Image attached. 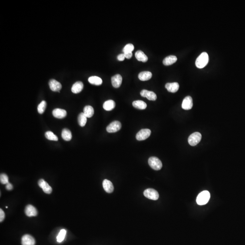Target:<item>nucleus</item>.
<instances>
[{"instance_id": "obj_1", "label": "nucleus", "mask_w": 245, "mask_h": 245, "mask_svg": "<svg viewBox=\"0 0 245 245\" xmlns=\"http://www.w3.org/2000/svg\"><path fill=\"white\" fill-rule=\"evenodd\" d=\"M209 61V57L206 52H203L198 57L195 62L197 67L199 69H202L207 65Z\"/></svg>"}, {"instance_id": "obj_2", "label": "nucleus", "mask_w": 245, "mask_h": 245, "mask_svg": "<svg viewBox=\"0 0 245 245\" xmlns=\"http://www.w3.org/2000/svg\"><path fill=\"white\" fill-rule=\"evenodd\" d=\"M210 198V192L207 191H204L198 194L196 201L198 204L204 205L208 203Z\"/></svg>"}, {"instance_id": "obj_3", "label": "nucleus", "mask_w": 245, "mask_h": 245, "mask_svg": "<svg viewBox=\"0 0 245 245\" xmlns=\"http://www.w3.org/2000/svg\"><path fill=\"white\" fill-rule=\"evenodd\" d=\"M148 162L150 167L155 170H160L163 166L161 160L155 157H150L149 159Z\"/></svg>"}, {"instance_id": "obj_4", "label": "nucleus", "mask_w": 245, "mask_h": 245, "mask_svg": "<svg viewBox=\"0 0 245 245\" xmlns=\"http://www.w3.org/2000/svg\"><path fill=\"white\" fill-rule=\"evenodd\" d=\"M202 139V135L199 132H195L190 135L188 139L189 144L192 146L197 145Z\"/></svg>"}, {"instance_id": "obj_5", "label": "nucleus", "mask_w": 245, "mask_h": 245, "mask_svg": "<svg viewBox=\"0 0 245 245\" xmlns=\"http://www.w3.org/2000/svg\"><path fill=\"white\" fill-rule=\"evenodd\" d=\"M145 197L153 200H157L159 198L158 192L153 188H148L145 190L143 192Z\"/></svg>"}, {"instance_id": "obj_6", "label": "nucleus", "mask_w": 245, "mask_h": 245, "mask_svg": "<svg viewBox=\"0 0 245 245\" xmlns=\"http://www.w3.org/2000/svg\"><path fill=\"white\" fill-rule=\"evenodd\" d=\"M121 126V124L119 121H113L107 127L106 130L109 133L117 132L120 130Z\"/></svg>"}, {"instance_id": "obj_7", "label": "nucleus", "mask_w": 245, "mask_h": 245, "mask_svg": "<svg viewBox=\"0 0 245 245\" xmlns=\"http://www.w3.org/2000/svg\"><path fill=\"white\" fill-rule=\"evenodd\" d=\"M151 133V130L149 129H142L136 134V139L139 141L144 140L150 136Z\"/></svg>"}, {"instance_id": "obj_8", "label": "nucleus", "mask_w": 245, "mask_h": 245, "mask_svg": "<svg viewBox=\"0 0 245 245\" xmlns=\"http://www.w3.org/2000/svg\"><path fill=\"white\" fill-rule=\"evenodd\" d=\"M38 185L40 188L42 189L44 193L47 194H50L52 191V189L49 184L46 182V181L43 179H41L39 180L38 182Z\"/></svg>"}, {"instance_id": "obj_9", "label": "nucleus", "mask_w": 245, "mask_h": 245, "mask_svg": "<svg viewBox=\"0 0 245 245\" xmlns=\"http://www.w3.org/2000/svg\"><path fill=\"white\" fill-rule=\"evenodd\" d=\"M140 94L142 97H146L149 100L155 101L157 99V95L153 91L143 90L141 91Z\"/></svg>"}, {"instance_id": "obj_10", "label": "nucleus", "mask_w": 245, "mask_h": 245, "mask_svg": "<svg viewBox=\"0 0 245 245\" xmlns=\"http://www.w3.org/2000/svg\"><path fill=\"white\" fill-rule=\"evenodd\" d=\"M22 245H35V241L33 237L30 235H24L21 238Z\"/></svg>"}, {"instance_id": "obj_11", "label": "nucleus", "mask_w": 245, "mask_h": 245, "mask_svg": "<svg viewBox=\"0 0 245 245\" xmlns=\"http://www.w3.org/2000/svg\"><path fill=\"white\" fill-rule=\"evenodd\" d=\"M193 106L192 99L191 97L190 96H187L184 98L182 101V107L185 110H189L191 109Z\"/></svg>"}, {"instance_id": "obj_12", "label": "nucleus", "mask_w": 245, "mask_h": 245, "mask_svg": "<svg viewBox=\"0 0 245 245\" xmlns=\"http://www.w3.org/2000/svg\"><path fill=\"white\" fill-rule=\"evenodd\" d=\"M49 86L51 90L55 92H59L62 88V85L59 82L54 79H51L49 82Z\"/></svg>"}, {"instance_id": "obj_13", "label": "nucleus", "mask_w": 245, "mask_h": 245, "mask_svg": "<svg viewBox=\"0 0 245 245\" xmlns=\"http://www.w3.org/2000/svg\"><path fill=\"white\" fill-rule=\"evenodd\" d=\"M25 213L26 215L29 217L36 216L38 214V212L36 208L32 205H28L26 206L25 210Z\"/></svg>"}, {"instance_id": "obj_14", "label": "nucleus", "mask_w": 245, "mask_h": 245, "mask_svg": "<svg viewBox=\"0 0 245 245\" xmlns=\"http://www.w3.org/2000/svg\"><path fill=\"white\" fill-rule=\"evenodd\" d=\"M111 81L113 87L118 88L120 87L122 82V77L121 75L117 74L111 78Z\"/></svg>"}, {"instance_id": "obj_15", "label": "nucleus", "mask_w": 245, "mask_h": 245, "mask_svg": "<svg viewBox=\"0 0 245 245\" xmlns=\"http://www.w3.org/2000/svg\"><path fill=\"white\" fill-rule=\"evenodd\" d=\"M165 88L169 92L175 93L179 90V85L177 82L168 83L166 84Z\"/></svg>"}, {"instance_id": "obj_16", "label": "nucleus", "mask_w": 245, "mask_h": 245, "mask_svg": "<svg viewBox=\"0 0 245 245\" xmlns=\"http://www.w3.org/2000/svg\"><path fill=\"white\" fill-rule=\"evenodd\" d=\"M52 114L56 118H63L66 116L67 112L65 109L57 108L53 110Z\"/></svg>"}, {"instance_id": "obj_17", "label": "nucleus", "mask_w": 245, "mask_h": 245, "mask_svg": "<svg viewBox=\"0 0 245 245\" xmlns=\"http://www.w3.org/2000/svg\"><path fill=\"white\" fill-rule=\"evenodd\" d=\"M103 187L104 190L107 193H112L114 191V188L113 183L108 180L105 179L103 181Z\"/></svg>"}, {"instance_id": "obj_18", "label": "nucleus", "mask_w": 245, "mask_h": 245, "mask_svg": "<svg viewBox=\"0 0 245 245\" xmlns=\"http://www.w3.org/2000/svg\"><path fill=\"white\" fill-rule=\"evenodd\" d=\"M84 84L81 81H77L73 84L71 88V91L74 93H78L81 92L83 89Z\"/></svg>"}, {"instance_id": "obj_19", "label": "nucleus", "mask_w": 245, "mask_h": 245, "mask_svg": "<svg viewBox=\"0 0 245 245\" xmlns=\"http://www.w3.org/2000/svg\"><path fill=\"white\" fill-rule=\"evenodd\" d=\"M152 77V74L149 71H142L138 75L139 79L141 81H147L150 80Z\"/></svg>"}, {"instance_id": "obj_20", "label": "nucleus", "mask_w": 245, "mask_h": 245, "mask_svg": "<svg viewBox=\"0 0 245 245\" xmlns=\"http://www.w3.org/2000/svg\"><path fill=\"white\" fill-rule=\"evenodd\" d=\"M177 58L175 56H169L166 57L163 60V64L165 66H168L175 63L177 61Z\"/></svg>"}, {"instance_id": "obj_21", "label": "nucleus", "mask_w": 245, "mask_h": 245, "mask_svg": "<svg viewBox=\"0 0 245 245\" xmlns=\"http://www.w3.org/2000/svg\"><path fill=\"white\" fill-rule=\"evenodd\" d=\"M135 57L138 61L146 62L148 60V57L141 51H138L135 54Z\"/></svg>"}, {"instance_id": "obj_22", "label": "nucleus", "mask_w": 245, "mask_h": 245, "mask_svg": "<svg viewBox=\"0 0 245 245\" xmlns=\"http://www.w3.org/2000/svg\"><path fill=\"white\" fill-rule=\"evenodd\" d=\"M115 107V103L113 100L106 101L103 105V108L106 111H111Z\"/></svg>"}, {"instance_id": "obj_23", "label": "nucleus", "mask_w": 245, "mask_h": 245, "mask_svg": "<svg viewBox=\"0 0 245 245\" xmlns=\"http://www.w3.org/2000/svg\"><path fill=\"white\" fill-rule=\"evenodd\" d=\"M89 83L95 85H100L102 84V80L99 77L96 76H91L88 79Z\"/></svg>"}, {"instance_id": "obj_24", "label": "nucleus", "mask_w": 245, "mask_h": 245, "mask_svg": "<svg viewBox=\"0 0 245 245\" xmlns=\"http://www.w3.org/2000/svg\"><path fill=\"white\" fill-rule=\"evenodd\" d=\"M62 139L66 141H70L72 139V134L71 131L67 129H63L61 133Z\"/></svg>"}, {"instance_id": "obj_25", "label": "nucleus", "mask_w": 245, "mask_h": 245, "mask_svg": "<svg viewBox=\"0 0 245 245\" xmlns=\"http://www.w3.org/2000/svg\"><path fill=\"white\" fill-rule=\"evenodd\" d=\"M133 106L139 109H144L147 108V104L142 100H135L133 102Z\"/></svg>"}, {"instance_id": "obj_26", "label": "nucleus", "mask_w": 245, "mask_h": 245, "mask_svg": "<svg viewBox=\"0 0 245 245\" xmlns=\"http://www.w3.org/2000/svg\"><path fill=\"white\" fill-rule=\"evenodd\" d=\"M83 113L87 118H91L94 114V109L91 106H86L84 109Z\"/></svg>"}, {"instance_id": "obj_27", "label": "nucleus", "mask_w": 245, "mask_h": 245, "mask_svg": "<svg viewBox=\"0 0 245 245\" xmlns=\"http://www.w3.org/2000/svg\"><path fill=\"white\" fill-rule=\"evenodd\" d=\"M87 117L84 113H81L79 115L78 118V123L81 127L85 126L87 122Z\"/></svg>"}, {"instance_id": "obj_28", "label": "nucleus", "mask_w": 245, "mask_h": 245, "mask_svg": "<svg viewBox=\"0 0 245 245\" xmlns=\"http://www.w3.org/2000/svg\"><path fill=\"white\" fill-rule=\"evenodd\" d=\"M45 136L46 139H48V140H50L57 141L58 140L57 136L55 135L52 132L50 131L45 133Z\"/></svg>"}, {"instance_id": "obj_29", "label": "nucleus", "mask_w": 245, "mask_h": 245, "mask_svg": "<svg viewBox=\"0 0 245 245\" xmlns=\"http://www.w3.org/2000/svg\"><path fill=\"white\" fill-rule=\"evenodd\" d=\"M66 230H61L57 237V241L59 243L62 242L66 237Z\"/></svg>"}, {"instance_id": "obj_30", "label": "nucleus", "mask_w": 245, "mask_h": 245, "mask_svg": "<svg viewBox=\"0 0 245 245\" xmlns=\"http://www.w3.org/2000/svg\"><path fill=\"white\" fill-rule=\"evenodd\" d=\"M46 107V102L44 100H43L39 104L37 107L38 113L40 114H42L44 112Z\"/></svg>"}, {"instance_id": "obj_31", "label": "nucleus", "mask_w": 245, "mask_h": 245, "mask_svg": "<svg viewBox=\"0 0 245 245\" xmlns=\"http://www.w3.org/2000/svg\"><path fill=\"white\" fill-rule=\"evenodd\" d=\"M134 45L133 44H126L124 46L123 50V51L124 53L132 52V51L134 50Z\"/></svg>"}, {"instance_id": "obj_32", "label": "nucleus", "mask_w": 245, "mask_h": 245, "mask_svg": "<svg viewBox=\"0 0 245 245\" xmlns=\"http://www.w3.org/2000/svg\"><path fill=\"white\" fill-rule=\"evenodd\" d=\"M0 181L3 184H7L9 183V179L7 174L2 173L0 175Z\"/></svg>"}, {"instance_id": "obj_33", "label": "nucleus", "mask_w": 245, "mask_h": 245, "mask_svg": "<svg viewBox=\"0 0 245 245\" xmlns=\"http://www.w3.org/2000/svg\"><path fill=\"white\" fill-rule=\"evenodd\" d=\"M5 214L4 211L2 209H0V222H2L5 219Z\"/></svg>"}, {"instance_id": "obj_34", "label": "nucleus", "mask_w": 245, "mask_h": 245, "mask_svg": "<svg viewBox=\"0 0 245 245\" xmlns=\"http://www.w3.org/2000/svg\"><path fill=\"white\" fill-rule=\"evenodd\" d=\"M125 58V56H124V53L123 54H120V55H118L117 57L118 60L119 61H123Z\"/></svg>"}, {"instance_id": "obj_35", "label": "nucleus", "mask_w": 245, "mask_h": 245, "mask_svg": "<svg viewBox=\"0 0 245 245\" xmlns=\"http://www.w3.org/2000/svg\"><path fill=\"white\" fill-rule=\"evenodd\" d=\"M6 188L8 190H11L13 189V186H12V185L11 184V183L9 182V183H8V184H6Z\"/></svg>"}, {"instance_id": "obj_36", "label": "nucleus", "mask_w": 245, "mask_h": 245, "mask_svg": "<svg viewBox=\"0 0 245 245\" xmlns=\"http://www.w3.org/2000/svg\"><path fill=\"white\" fill-rule=\"evenodd\" d=\"M125 56V58L127 59H130L133 56L132 52H129V53H124Z\"/></svg>"}, {"instance_id": "obj_37", "label": "nucleus", "mask_w": 245, "mask_h": 245, "mask_svg": "<svg viewBox=\"0 0 245 245\" xmlns=\"http://www.w3.org/2000/svg\"><path fill=\"white\" fill-rule=\"evenodd\" d=\"M6 208H8V206L6 207Z\"/></svg>"}]
</instances>
